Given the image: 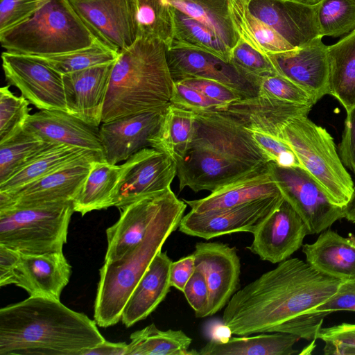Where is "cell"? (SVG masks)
Segmentation results:
<instances>
[{
	"instance_id": "6da1fadb",
	"label": "cell",
	"mask_w": 355,
	"mask_h": 355,
	"mask_svg": "<svg viewBox=\"0 0 355 355\" xmlns=\"http://www.w3.org/2000/svg\"><path fill=\"white\" fill-rule=\"evenodd\" d=\"M343 281L298 258L287 259L234 294L225 307L223 324L236 336L282 332L315 340L328 313L313 310Z\"/></svg>"
},
{
	"instance_id": "7a4b0ae2",
	"label": "cell",
	"mask_w": 355,
	"mask_h": 355,
	"mask_svg": "<svg viewBox=\"0 0 355 355\" xmlns=\"http://www.w3.org/2000/svg\"><path fill=\"white\" fill-rule=\"evenodd\" d=\"M268 162L252 132L226 113H195L191 140L177 163L179 192H213Z\"/></svg>"
},
{
	"instance_id": "3957f363",
	"label": "cell",
	"mask_w": 355,
	"mask_h": 355,
	"mask_svg": "<svg viewBox=\"0 0 355 355\" xmlns=\"http://www.w3.org/2000/svg\"><path fill=\"white\" fill-rule=\"evenodd\" d=\"M96 325L60 300L29 296L0 309V355H81L105 340Z\"/></svg>"
},
{
	"instance_id": "277c9868",
	"label": "cell",
	"mask_w": 355,
	"mask_h": 355,
	"mask_svg": "<svg viewBox=\"0 0 355 355\" xmlns=\"http://www.w3.org/2000/svg\"><path fill=\"white\" fill-rule=\"evenodd\" d=\"M167 48L159 40L138 37L119 53L110 75L102 123L168 107L173 80Z\"/></svg>"
},
{
	"instance_id": "5b68a950",
	"label": "cell",
	"mask_w": 355,
	"mask_h": 355,
	"mask_svg": "<svg viewBox=\"0 0 355 355\" xmlns=\"http://www.w3.org/2000/svg\"><path fill=\"white\" fill-rule=\"evenodd\" d=\"M170 189L143 239L121 258L105 262L94 302V318L101 327L118 323L135 286L166 239L178 227L187 208Z\"/></svg>"
},
{
	"instance_id": "8992f818",
	"label": "cell",
	"mask_w": 355,
	"mask_h": 355,
	"mask_svg": "<svg viewBox=\"0 0 355 355\" xmlns=\"http://www.w3.org/2000/svg\"><path fill=\"white\" fill-rule=\"evenodd\" d=\"M98 41L69 0H49L26 21L0 33L6 51L31 55L72 52Z\"/></svg>"
},
{
	"instance_id": "52a82bcc",
	"label": "cell",
	"mask_w": 355,
	"mask_h": 355,
	"mask_svg": "<svg viewBox=\"0 0 355 355\" xmlns=\"http://www.w3.org/2000/svg\"><path fill=\"white\" fill-rule=\"evenodd\" d=\"M281 139L293 150L301 168L318 182L330 201L343 208L354 184L329 132L307 116H302L284 128Z\"/></svg>"
},
{
	"instance_id": "ba28073f",
	"label": "cell",
	"mask_w": 355,
	"mask_h": 355,
	"mask_svg": "<svg viewBox=\"0 0 355 355\" xmlns=\"http://www.w3.org/2000/svg\"><path fill=\"white\" fill-rule=\"evenodd\" d=\"M73 212V202L0 211V245L24 254L62 252Z\"/></svg>"
},
{
	"instance_id": "9c48e42d",
	"label": "cell",
	"mask_w": 355,
	"mask_h": 355,
	"mask_svg": "<svg viewBox=\"0 0 355 355\" xmlns=\"http://www.w3.org/2000/svg\"><path fill=\"white\" fill-rule=\"evenodd\" d=\"M270 166L284 198L302 218L310 234L320 233L344 218L343 208L333 204L304 169L272 162Z\"/></svg>"
},
{
	"instance_id": "30bf717a",
	"label": "cell",
	"mask_w": 355,
	"mask_h": 355,
	"mask_svg": "<svg viewBox=\"0 0 355 355\" xmlns=\"http://www.w3.org/2000/svg\"><path fill=\"white\" fill-rule=\"evenodd\" d=\"M2 68L9 85L40 110L67 112L62 75L28 55L4 51Z\"/></svg>"
},
{
	"instance_id": "8fae6325",
	"label": "cell",
	"mask_w": 355,
	"mask_h": 355,
	"mask_svg": "<svg viewBox=\"0 0 355 355\" xmlns=\"http://www.w3.org/2000/svg\"><path fill=\"white\" fill-rule=\"evenodd\" d=\"M283 200L280 193L227 209L204 212L191 210L182 218L179 230L205 240L236 232L253 234Z\"/></svg>"
},
{
	"instance_id": "7c38bea8",
	"label": "cell",
	"mask_w": 355,
	"mask_h": 355,
	"mask_svg": "<svg viewBox=\"0 0 355 355\" xmlns=\"http://www.w3.org/2000/svg\"><path fill=\"white\" fill-rule=\"evenodd\" d=\"M121 166L113 207L121 208L146 196L171 188L177 175V162L165 153L144 148Z\"/></svg>"
},
{
	"instance_id": "4fadbf2b",
	"label": "cell",
	"mask_w": 355,
	"mask_h": 355,
	"mask_svg": "<svg viewBox=\"0 0 355 355\" xmlns=\"http://www.w3.org/2000/svg\"><path fill=\"white\" fill-rule=\"evenodd\" d=\"M96 155L83 156L10 193L0 192V211L14 207L73 202L79 193Z\"/></svg>"
},
{
	"instance_id": "5bb4252c",
	"label": "cell",
	"mask_w": 355,
	"mask_h": 355,
	"mask_svg": "<svg viewBox=\"0 0 355 355\" xmlns=\"http://www.w3.org/2000/svg\"><path fill=\"white\" fill-rule=\"evenodd\" d=\"M92 33L118 53L138 38L135 0H69Z\"/></svg>"
},
{
	"instance_id": "9a60e30c",
	"label": "cell",
	"mask_w": 355,
	"mask_h": 355,
	"mask_svg": "<svg viewBox=\"0 0 355 355\" xmlns=\"http://www.w3.org/2000/svg\"><path fill=\"white\" fill-rule=\"evenodd\" d=\"M308 234L302 218L284 198L254 232L248 249L263 261L279 263L299 250Z\"/></svg>"
},
{
	"instance_id": "2e32d148",
	"label": "cell",
	"mask_w": 355,
	"mask_h": 355,
	"mask_svg": "<svg viewBox=\"0 0 355 355\" xmlns=\"http://www.w3.org/2000/svg\"><path fill=\"white\" fill-rule=\"evenodd\" d=\"M193 254L196 270L203 273L208 286L211 316L225 307L238 291L240 258L235 248L218 241L198 242Z\"/></svg>"
},
{
	"instance_id": "e0dca14e",
	"label": "cell",
	"mask_w": 355,
	"mask_h": 355,
	"mask_svg": "<svg viewBox=\"0 0 355 355\" xmlns=\"http://www.w3.org/2000/svg\"><path fill=\"white\" fill-rule=\"evenodd\" d=\"M319 36L306 44L266 55L276 72L308 92L316 102L329 94L328 45Z\"/></svg>"
},
{
	"instance_id": "ac0fdd59",
	"label": "cell",
	"mask_w": 355,
	"mask_h": 355,
	"mask_svg": "<svg viewBox=\"0 0 355 355\" xmlns=\"http://www.w3.org/2000/svg\"><path fill=\"white\" fill-rule=\"evenodd\" d=\"M166 58L173 81L205 78L231 87L243 98L258 95L256 84L241 74L230 62L210 53L189 48H167Z\"/></svg>"
},
{
	"instance_id": "d6986e66",
	"label": "cell",
	"mask_w": 355,
	"mask_h": 355,
	"mask_svg": "<svg viewBox=\"0 0 355 355\" xmlns=\"http://www.w3.org/2000/svg\"><path fill=\"white\" fill-rule=\"evenodd\" d=\"M245 1L253 15L295 48L320 36L316 3L309 4L299 0Z\"/></svg>"
},
{
	"instance_id": "ffe728a7",
	"label": "cell",
	"mask_w": 355,
	"mask_h": 355,
	"mask_svg": "<svg viewBox=\"0 0 355 355\" xmlns=\"http://www.w3.org/2000/svg\"><path fill=\"white\" fill-rule=\"evenodd\" d=\"M115 61L62 75L68 113L99 128Z\"/></svg>"
},
{
	"instance_id": "44dd1931",
	"label": "cell",
	"mask_w": 355,
	"mask_h": 355,
	"mask_svg": "<svg viewBox=\"0 0 355 355\" xmlns=\"http://www.w3.org/2000/svg\"><path fill=\"white\" fill-rule=\"evenodd\" d=\"M71 275V266L63 252L20 253L9 284L27 291L30 296L60 300Z\"/></svg>"
},
{
	"instance_id": "7402d4cb",
	"label": "cell",
	"mask_w": 355,
	"mask_h": 355,
	"mask_svg": "<svg viewBox=\"0 0 355 355\" xmlns=\"http://www.w3.org/2000/svg\"><path fill=\"white\" fill-rule=\"evenodd\" d=\"M166 110L131 114L102 123L99 134L104 160L117 164L150 147L148 139L157 129Z\"/></svg>"
},
{
	"instance_id": "603a6c76",
	"label": "cell",
	"mask_w": 355,
	"mask_h": 355,
	"mask_svg": "<svg viewBox=\"0 0 355 355\" xmlns=\"http://www.w3.org/2000/svg\"><path fill=\"white\" fill-rule=\"evenodd\" d=\"M312 107L258 94L236 101L222 112L251 132H260L281 139L284 128L295 118L307 116Z\"/></svg>"
},
{
	"instance_id": "cb8c5ba5",
	"label": "cell",
	"mask_w": 355,
	"mask_h": 355,
	"mask_svg": "<svg viewBox=\"0 0 355 355\" xmlns=\"http://www.w3.org/2000/svg\"><path fill=\"white\" fill-rule=\"evenodd\" d=\"M24 128L45 142L77 147L103 157L99 128L67 112L40 110L29 115Z\"/></svg>"
},
{
	"instance_id": "d4e9b609",
	"label": "cell",
	"mask_w": 355,
	"mask_h": 355,
	"mask_svg": "<svg viewBox=\"0 0 355 355\" xmlns=\"http://www.w3.org/2000/svg\"><path fill=\"white\" fill-rule=\"evenodd\" d=\"M171 188L146 196L120 208V217L106 230L105 262L121 258L143 239Z\"/></svg>"
},
{
	"instance_id": "484cf974",
	"label": "cell",
	"mask_w": 355,
	"mask_h": 355,
	"mask_svg": "<svg viewBox=\"0 0 355 355\" xmlns=\"http://www.w3.org/2000/svg\"><path fill=\"white\" fill-rule=\"evenodd\" d=\"M282 193L274 178L270 162L198 200H184L191 210L204 212L239 206Z\"/></svg>"
},
{
	"instance_id": "4316f807",
	"label": "cell",
	"mask_w": 355,
	"mask_h": 355,
	"mask_svg": "<svg viewBox=\"0 0 355 355\" xmlns=\"http://www.w3.org/2000/svg\"><path fill=\"white\" fill-rule=\"evenodd\" d=\"M172 263L166 252H159L131 293L121 314L126 327L146 318L170 291Z\"/></svg>"
},
{
	"instance_id": "83f0119b",
	"label": "cell",
	"mask_w": 355,
	"mask_h": 355,
	"mask_svg": "<svg viewBox=\"0 0 355 355\" xmlns=\"http://www.w3.org/2000/svg\"><path fill=\"white\" fill-rule=\"evenodd\" d=\"M306 262L317 270L341 280L355 279V237L327 230L313 243L303 245Z\"/></svg>"
},
{
	"instance_id": "f1b7e54d",
	"label": "cell",
	"mask_w": 355,
	"mask_h": 355,
	"mask_svg": "<svg viewBox=\"0 0 355 355\" xmlns=\"http://www.w3.org/2000/svg\"><path fill=\"white\" fill-rule=\"evenodd\" d=\"M299 339L296 335L282 332L211 339L200 349L198 355H292L298 353L293 345Z\"/></svg>"
},
{
	"instance_id": "f546056e",
	"label": "cell",
	"mask_w": 355,
	"mask_h": 355,
	"mask_svg": "<svg viewBox=\"0 0 355 355\" xmlns=\"http://www.w3.org/2000/svg\"><path fill=\"white\" fill-rule=\"evenodd\" d=\"M329 94L346 112L355 106V30L328 45Z\"/></svg>"
},
{
	"instance_id": "4dcf8cb0",
	"label": "cell",
	"mask_w": 355,
	"mask_h": 355,
	"mask_svg": "<svg viewBox=\"0 0 355 355\" xmlns=\"http://www.w3.org/2000/svg\"><path fill=\"white\" fill-rule=\"evenodd\" d=\"M121 166L105 160L92 162L83 187L73 202L75 212L84 216L88 212L113 207Z\"/></svg>"
},
{
	"instance_id": "1f68e13d",
	"label": "cell",
	"mask_w": 355,
	"mask_h": 355,
	"mask_svg": "<svg viewBox=\"0 0 355 355\" xmlns=\"http://www.w3.org/2000/svg\"><path fill=\"white\" fill-rule=\"evenodd\" d=\"M89 155L103 156L83 148L51 144L2 184L0 192L10 193ZM104 159V158H103Z\"/></svg>"
},
{
	"instance_id": "d6a6232c",
	"label": "cell",
	"mask_w": 355,
	"mask_h": 355,
	"mask_svg": "<svg viewBox=\"0 0 355 355\" xmlns=\"http://www.w3.org/2000/svg\"><path fill=\"white\" fill-rule=\"evenodd\" d=\"M230 17L239 38L264 55L291 51L290 44L250 11L245 0H228Z\"/></svg>"
},
{
	"instance_id": "836d02e7",
	"label": "cell",
	"mask_w": 355,
	"mask_h": 355,
	"mask_svg": "<svg viewBox=\"0 0 355 355\" xmlns=\"http://www.w3.org/2000/svg\"><path fill=\"white\" fill-rule=\"evenodd\" d=\"M195 112L170 103L157 129L148 139L150 147L165 153L178 163L191 140Z\"/></svg>"
},
{
	"instance_id": "e575fe53",
	"label": "cell",
	"mask_w": 355,
	"mask_h": 355,
	"mask_svg": "<svg viewBox=\"0 0 355 355\" xmlns=\"http://www.w3.org/2000/svg\"><path fill=\"white\" fill-rule=\"evenodd\" d=\"M130 338L127 355H198L189 349L192 339L184 331H162L153 323L133 332Z\"/></svg>"
},
{
	"instance_id": "d590c367",
	"label": "cell",
	"mask_w": 355,
	"mask_h": 355,
	"mask_svg": "<svg viewBox=\"0 0 355 355\" xmlns=\"http://www.w3.org/2000/svg\"><path fill=\"white\" fill-rule=\"evenodd\" d=\"M172 10L174 34L170 48L198 49L230 62L232 49L218 35L207 26L173 6Z\"/></svg>"
},
{
	"instance_id": "8d00e7d4",
	"label": "cell",
	"mask_w": 355,
	"mask_h": 355,
	"mask_svg": "<svg viewBox=\"0 0 355 355\" xmlns=\"http://www.w3.org/2000/svg\"><path fill=\"white\" fill-rule=\"evenodd\" d=\"M211 28L232 49L239 40L230 17L228 0H164Z\"/></svg>"
},
{
	"instance_id": "74e56055",
	"label": "cell",
	"mask_w": 355,
	"mask_h": 355,
	"mask_svg": "<svg viewBox=\"0 0 355 355\" xmlns=\"http://www.w3.org/2000/svg\"><path fill=\"white\" fill-rule=\"evenodd\" d=\"M138 37L159 40L171 47L174 34L172 6L164 0H135Z\"/></svg>"
},
{
	"instance_id": "f35d334b",
	"label": "cell",
	"mask_w": 355,
	"mask_h": 355,
	"mask_svg": "<svg viewBox=\"0 0 355 355\" xmlns=\"http://www.w3.org/2000/svg\"><path fill=\"white\" fill-rule=\"evenodd\" d=\"M51 144L23 128L0 144V184L3 183Z\"/></svg>"
},
{
	"instance_id": "ab89813d",
	"label": "cell",
	"mask_w": 355,
	"mask_h": 355,
	"mask_svg": "<svg viewBox=\"0 0 355 355\" xmlns=\"http://www.w3.org/2000/svg\"><path fill=\"white\" fill-rule=\"evenodd\" d=\"M28 55L45 63L63 75L114 62L119 53L99 40L88 48L62 54L47 56Z\"/></svg>"
},
{
	"instance_id": "60d3db41",
	"label": "cell",
	"mask_w": 355,
	"mask_h": 355,
	"mask_svg": "<svg viewBox=\"0 0 355 355\" xmlns=\"http://www.w3.org/2000/svg\"><path fill=\"white\" fill-rule=\"evenodd\" d=\"M316 19L322 37L346 35L355 30V0H320Z\"/></svg>"
},
{
	"instance_id": "b9f144b4",
	"label": "cell",
	"mask_w": 355,
	"mask_h": 355,
	"mask_svg": "<svg viewBox=\"0 0 355 355\" xmlns=\"http://www.w3.org/2000/svg\"><path fill=\"white\" fill-rule=\"evenodd\" d=\"M29 101L17 96L8 86L0 89V144L21 131L29 116Z\"/></svg>"
},
{
	"instance_id": "7bdbcfd3",
	"label": "cell",
	"mask_w": 355,
	"mask_h": 355,
	"mask_svg": "<svg viewBox=\"0 0 355 355\" xmlns=\"http://www.w3.org/2000/svg\"><path fill=\"white\" fill-rule=\"evenodd\" d=\"M230 62L258 87L261 78L277 73L266 55L241 39L231 50Z\"/></svg>"
},
{
	"instance_id": "ee69618b",
	"label": "cell",
	"mask_w": 355,
	"mask_h": 355,
	"mask_svg": "<svg viewBox=\"0 0 355 355\" xmlns=\"http://www.w3.org/2000/svg\"><path fill=\"white\" fill-rule=\"evenodd\" d=\"M258 94L295 104L313 106L317 103L308 92L277 73L260 79Z\"/></svg>"
},
{
	"instance_id": "f6af8a7d",
	"label": "cell",
	"mask_w": 355,
	"mask_h": 355,
	"mask_svg": "<svg viewBox=\"0 0 355 355\" xmlns=\"http://www.w3.org/2000/svg\"><path fill=\"white\" fill-rule=\"evenodd\" d=\"M318 338L324 343L325 355H355V324L344 322L321 327Z\"/></svg>"
},
{
	"instance_id": "bcb514c9",
	"label": "cell",
	"mask_w": 355,
	"mask_h": 355,
	"mask_svg": "<svg viewBox=\"0 0 355 355\" xmlns=\"http://www.w3.org/2000/svg\"><path fill=\"white\" fill-rule=\"evenodd\" d=\"M170 103L195 113L223 110L220 104L180 81H173Z\"/></svg>"
},
{
	"instance_id": "7dc6e473",
	"label": "cell",
	"mask_w": 355,
	"mask_h": 355,
	"mask_svg": "<svg viewBox=\"0 0 355 355\" xmlns=\"http://www.w3.org/2000/svg\"><path fill=\"white\" fill-rule=\"evenodd\" d=\"M49 0H0V33L30 19Z\"/></svg>"
},
{
	"instance_id": "c3c4849f",
	"label": "cell",
	"mask_w": 355,
	"mask_h": 355,
	"mask_svg": "<svg viewBox=\"0 0 355 355\" xmlns=\"http://www.w3.org/2000/svg\"><path fill=\"white\" fill-rule=\"evenodd\" d=\"M252 136L269 162L281 166L301 167L293 150L282 140L257 131L252 132Z\"/></svg>"
},
{
	"instance_id": "681fc988",
	"label": "cell",
	"mask_w": 355,
	"mask_h": 355,
	"mask_svg": "<svg viewBox=\"0 0 355 355\" xmlns=\"http://www.w3.org/2000/svg\"><path fill=\"white\" fill-rule=\"evenodd\" d=\"M178 81L199 90L205 96L220 104L223 107L222 111L232 103L243 98L234 89L215 80L187 78Z\"/></svg>"
},
{
	"instance_id": "f907efd6",
	"label": "cell",
	"mask_w": 355,
	"mask_h": 355,
	"mask_svg": "<svg viewBox=\"0 0 355 355\" xmlns=\"http://www.w3.org/2000/svg\"><path fill=\"white\" fill-rule=\"evenodd\" d=\"M182 293L197 318L208 316L209 289L201 271L196 270Z\"/></svg>"
},
{
	"instance_id": "816d5d0a",
	"label": "cell",
	"mask_w": 355,
	"mask_h": 355,
	"mask_svg": "<svg viewBox=\"0 0 355 355\" xmlns=\"http://www.w3.org/2000/svg\"><path fill=\"white\" fill-rule=\"evenodd\" d=\"M339 311H355V279L343 281L336 292L313 313L329 314Z\"/></svg>"
},
{
	"instance_id": "f5cc1de1",
	"label": "cell",
	"mask_w": 355,
	"mask_h": 355,
	"mask_svg": "<svg viewBox=\"0 0 355 355\" xmlns=\"http://www.w3.org/2000/svg\"><path fill=\"white\" fill-rule=\"evenodd\" d=\"M339 155L344 166L355 175V106L347 112Z\"/></svg>"
},
{
	"instance_id": "db71d44e",
	"label": "cell",
	"mask_w": 355,
	"mask_h": 355,
	"mask_svg": "<svg viewBox=\"0 0 355 355\" xmlns=\"http://www.w3.org/2000/svg\"><path fill=\"white\" fill-rule=\"evenodd\" d=\"M195 271V256L193 253L172 261L170 268L171 286L182 292Z\"/></svg>"
},
{
	"instance_id": "11a10c76",
	"label": "cell",
	"mask_w": 355,
	"mask_h": 355,
	"mask_svg": "<svg viewBox=\"0 0 355 355\" xmlns=\"http://www.w3.org/2000/svg\"><path fill=\"white\" fill-rule=\"evenodd\" d=\"M20 252L0 245V286L9 285L14 268L19 259Z\"/></svg>"
},
{
	"instance_id": "9f6ffc18",
	"label": "cell",
	"mask_w": 355,
	"mask_h": 355,
	"mask_svg": "<svg viewBox=\"0 0 355 355\" xmlns=\"http://www.w3.org/2000/svg\"><path fill=\"white\" fill-rule=\"evenodd\" d=\"M128 344L111 343L106 340L94 347L87 349L81 355H127Z\"/></svg>"
},
{
	"instance_id": "6f0895ef",
	"label": "cell",
	"mask_w": 355,
	"mask_h": 355,
	"mask_svg": "<svg viewBox=\"0 0 355 355\" xmlns=\"http://www.w3.org/2000/svg\"><path fill=\"white\" fill-rule=\"evenodd\" d=\"M343 211L344 218L352 223H355V187L349 200L343 207Z\"/></svg>"
},
{
	"instance_id": "680465c9",
	"label": "cell",
	"mask_w": 355,
	"mask_h": 355,
	"mask_svg": "<svg viewBox=\"0 0 355 355\" xmlns=\"http://www.w3.org/2000/svg\"><path fill=\"white\" fill-rule=\"evenodd\" d=\"M301 1H303L304 3H309V4H315L318 3L320 0H299Z\"/></svg>"
}]
</instances>
